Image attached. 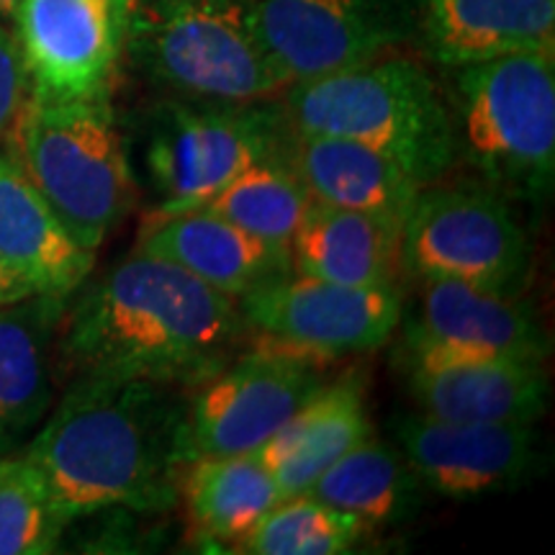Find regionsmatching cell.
Returning a JSON list of instances; mask_svg holds the SVG:
<instances>
[{"mask_svg": "<svg viewBox=\"0 0 555 555\" xmlns=\"http://www.w3.org/2000/svg\"><path fill=\"white\" fill-rule=\"evenodd\" d=\"M0 260L37 294L69 298L95 253L80 247L11 152H0Z\"/></svg>", "mask_w": 555, "mask_h": 555, "instance_id": "cell-19", "label": "cell"}, {"mask_svg": "<svg viewBox=\"0 0 555 555\" xmlns=\"http://www.w3.org/2000/svg\"><path fill=\"white\" fill-rule=\"evenodd\" d=\"M29 294H37V291H34L29 283L24 281V278H21L18 273H13V270L5 266L3 260H0V307L18 301V298H24Z\"/></svg>", "mask_w": 555, "mask_h": 555, "instance_id": "cell-29", "label": "cell"}, {"mask_svg": "<svg viewBox=\"0 0 555 555\" xmlns=\"http://www.w3.org/2000/svg\"><path fill=\"white\" fill-rule=\"evenodd\" d=\"M178 386L119 373H75L24 453L62 517L157 512L176 502L185 466Z\"/></svg>", "mask_w": 555, "mask_h": 555, "instance_id": "cell-1", "label": "cell"}, {"mask_svg": "<svg viewBox=\"0 0 555 555\" xmlns=\"http://www.w3.org/2000/svg\"><path fill=\"white\" fill-rule=\"evenodd\" d=\"M67 298L29 294L0 307V457L29 446L54 406V347Z\"/></svg>", "mask_w": 555, "mask_h": 555, "instance_id": "cell-17", "label": "cell"}, {"mask_svg": "<svg viewBox=\"0 0 555 555\" xmlns=\"http://www.w3.org/2000/svg\"><path fill=\"white\" fill-rule=\"evenodd\" d=\"M180 496L201 538L237 545L281 502V491L255 453L198 455L183 466Z\"/></svg>", "mask_w": 555, "mask_h": 555, "instance_id": "cell-23", "label": "cell"}, {"mask_svg": "<svg viewBox=\"0 0 555 555\" xmlns=\"http://www.w3.org/2000/svg\"><path fill=\"white\" fill-rule=\"evenodd\" d=\"M420 486L422 481L397 446L365 437L332 463L304 494L373 527L401 522L412 515L420 504Z\"/></svg>", "mask_w": 555, "mask_h": 555, "instance_id": "cell-24", "label": "cell"}, {"mask_svg": "<svg viewBox=\"0 0 555 555\" xmlns=\"http://www.w3.org/2000/svg\"><path fill=\"white\" fill-rule=\"evenodd\" d=\"M67 519L24 453L0 457V555L57 551Z\"/></svg>", "mask_w": 555, "mask_h": 555, "instance_id": "cell-27", "label": "cell"}, {"mask_svg": "<svg viewBox=\"0 0 555 555\" xmlns=\"http://www.w3.org/2000/svg\"><path fill=\"white\" fill-rule=\"evenodd\" d=\"M127 47L152 80L191 101H266L288 82L245 0H131Z\"/></svg>", "mask_w": 555, "mask_h": 555, "instance_id": "cell-6", "label": "cell"}, {"mask_svg": "<svg viewBox=\"0 0 555 555\" xmlns=\"http://www.w3.org/2000/svg\"><path fill=\"white\" fill-rule=\"evenodd\" d=\"M9 152L80 247L99 253L131 204V168L108 95L47 101L29 93Z\"/></svg>", "mask_w": 555, "mask_h": 555, "instance_id": "cell-5", "label": "cell"}, {"mask_svg": "<svg viewBox=\"0 0 555 555\" xmlns=\"http://www.w3.org/2000/svg\"><path fill=\"white\" fill-rule=\"evenodd\" d=\"M291 270L343 286H399L401 227L311 201L288 242Z\"/></svg>", "mask_w": 555, "mask_h": 555, "instance_id": "cell-21", "label": "cell"}, {"mask_svg": "<svg viewBox=\"0 0 555 555\" xmlns=\"http://www.w3.org/2000/svg\"><path fill=\"white\" fill-rule=\"evenodd\" d=\"M78 291L57 343L75 373L196 388L249 339L237 298L142 249Z\"/></svg>", "mask_w": 555, "mask_h": 555, "instance_id": "cell-2", "label": "cell"}, {"mask_svg": "<svg viewBox=\"0 0 555 555\" xmlns=\"http://www.w3.org/2000/svg\"><path fill=\"white\" fill-rule=\"evenodd\" d=\"M16 9H18V0H0V21L13 18Z\"/></svg>", "mask_w": 555, "mask_h": 555, "instance_id": "cell-30", "label": "cell"}, {"mask_svg": "<svg viewBox=\"0 0 555 555\" xmlns=\"http://www.w3.org/2000/svg\"><path fill=\"white\" fill-rule=\"evenodd\" d=\"M406 358L476 356L545 360L547 332L519 294L461 281H420L406 322Z\"/></svg>", "mask_w": 555, "mask_h": 555, "instance_id": "cell-14", "label": "cell"}, {"mask_svg": "<svg viewBox=\"0 0 555 555\" xmlns=\"http://www.w3.org/2000/svg\"><path fill=\"white\" fill-rule=\"evenodd\" d=\"M455 159L509 204L540 206L555 180V50L453 67Z\"/></svg>", "mask_w": 555, "mask_h": 555, "instance_id": "cell-4", "label": "cell"}, {"mask_svg": "<svg viewBox=\"0 0 555 555\" xmlns=\"http://www.w3.org/2000/svg\"><path fill=\"white\" fill-rule=\"evenodd\" d=\"M29 93V75H26L16 34L5 29L0 21V144H5V139L11 137Z\"/></svg>", "mask_w": 555, "mask_h": 555, "instance_id": "cell-28", "label": "cell"}, {"mask_svg": "<svg viewBox=\"0 0 555 555\" xmlns=\"http://www.w3.org/2000/svg\"><path fill=\"white\" fill-rule=\"evenodd\" d=\"M281 78L314 80L416 41V0H245Z\"/></svg>", "mask_w": 555, "mask_h": 555, "instance_id": "cell-10", "label": "cell"}, {"mask_svg": "<svg viewBox=\"0 0 555 555\" xmlns=\"http://www.w3.org/2000/svg\"><path fill=\"white\" fill-rule=\"evenodd\" d=\"M406 367L414 401L440 420L535 425L551 399L545 360L422 356Z\"/></svg>", "mask_w": 555, "mask_h": 555, "instance_id": "cell-15", "label": "cell"}, {"mask_svg": "<svg viewBox=\"0 0 555 555\" xmlns=\"http://www.w3.org/2000/svg\"><path fill=\"white\" fill-rule=\"evenodd\" d=\"M371 437V420L358 380L327 384L283 425L258 453L281 499L304 494L347 450Z\"/></svg>", "mask_w": 555, "mask_h": 555, "instance_id": "cell-22", "label": "cell"}, {"mask_svg": "<svg viewBox=\"0 0 555 555\" xmlns=\"http://www.w3.org/2000/svg\"><path fill=\"white\" fill-rule=\"evenodd\" d=\"M393 435L416 478L450 499L512 489L540 461L535 425L522 422H455L420 412L393 422Z\"/></svg>", "mask_w": 555, "mask_h": 555, "instance_id": "cell-13", "label": "cell"}, {"mask_svg": "<svg viewBox=\"0 0 555 555\" xmlns=\"http://www.w3.org/2000/svg\"><path fill=\"white\" fill-rule=\"evenodd\" d=\"M416 41L440 67L555 50V0H416Z\"/></svg>", "mask_w": 555, "mask_h": 555, "instance_id": "cell-18", "label": "cell"}, {"mask_svg": "<svg viewBox=\"0 0 555 555\" xmlns=\"http://www.w3.org/2000/svg\"><path fill=\"white\" fill-rule=\"evenodd\" d=\"M291 129L283 106L266 101L176 99L152 111L144 165L159 206L178 214L204 206L249 165L286 155Z\"/></svg>", "mask_w": 555, "mask_h": 555, "instance_id": "cell-7", "label": "cell"}, {"mask_svg": "<svg viewBox=\"0 0 555 555\" xmlns=\"http://www.w3.org/2000/svg\"><path fill=\"white\" fill-rule=\"evenodd\" d=\"M311 204L286 155L249 165L206 201V211L232 221L255 237L286 245Z\"/></svg>", "mask_w": 555, "mask_h": 555, "instance_id": "cell-25", "label": "cell"}, {"mask_svg": "<svg viewBox=\"0 0 555 555\" xmlns=\"http://www.w3.org/2000/svg\"><path fill=\"white\" fill-rule=\"evenodd\" d=\"M131 0H18L16 41L31 95L80 101L108 95L127 47Z\"/></svg>", "mask_w": 555, "mask_h": 555, "instance_id": "cell-12", "label": "cell"}, {"mask_svg": "<svg viewBox=\"0 0 555 555\" xmlns=\"http://www.w3.org/2000/svg\"><path fill=\"white\" fill-rule=\"evenodd\" d=\"M330 380L322 365L249 345L201 380L185 406L183 455L258 453Z\"/></svg>", "mask_w": 555, "mask_h": 555, "instance_id": "cell-11", "label": "cell"}, {"mask_svg": "<svg viewBox=\"0 0 555 555\" xmlns=\"http://www.w3.org/2000/svg\"><path fill=\"white\" fill-rule=\"evenodd\" d=\"M137 249L183 268L237 301L291 273L286 245L255 237L201 206L178 214H150Z\"/></svg>", "mask_w": 555, "mask_h": 555, "instance_id": "cell-16", "label": "cell"}, {"mask_svg": "<svg viewBox=\"0 0 555 555\" xmlns=\"http://www.w3.org/2000/svg\"><path fill=\"white\" fill-rule=\"evenodd\" d=\"M367 527L311 494L281 499L234 551L249 555H339L352 551Z\"/></svg>", "mask_w": 555, "mask_h": 555, "instance_id": "cell-26", "label": "cell"}, {"mask_svg": "<svg viewBox=\"0 0 555 555\" xmlns=\"http://www.w3.org/2000/svg\"><path fill=\"white\" fill-rule=\"evenodd\" d=\"M401 260L420 281H461L522 294L532 242L515 206L489 185H422L401 227Z\"/></svg>", "mask_w": 555, "mask_h": 555, "instance_id": "cell-8", "label": "cell"}, {"mask_svg": "<svg viewBox=\"0 0 555 555\" xmlns=\"http://www.w3.org/2000/svg\"><path fill=\"white\" fill-rule=\"evenodd\" d=\"M286 159L311 201L404 227L422 185L391 157L343 137L291 131Z\"/></svg>", "mask_w": 555, "mask_h": 555, "instance_id": "cell-20", "label": "cell"}, {"mask_svg": "<svg viewBox=\"0 0 555 555\" xmlns=\"http://www.w3.org/2000/svg\"><path fill=\"white\" fill-rule=\"evenodd\" d=\"M237 304L253 345L317 365L378 350L404 319L399 286H343L294 270Z\"/></svg>", "mask_w": 555, "mask_h": 555, "instance_id": "cell-9", "label": "cell"}, {"mask_svg": "<svg viewBox=\"0 0 555 555\" xmlns=\"http://www.w3.org/2000/svg\"><path fill=\"white\" fill-rule=\"evenodd\" d=\"M283 99L298 134L343 137L391 157L416 183L453 170L455 131L448 95L427 67L391 52L363 65L294 82Z\"/></svg>", "mask_w": 555, "mask_h": 555, "instance_id": "cell-3", "label": "cell"}]
</instances>
